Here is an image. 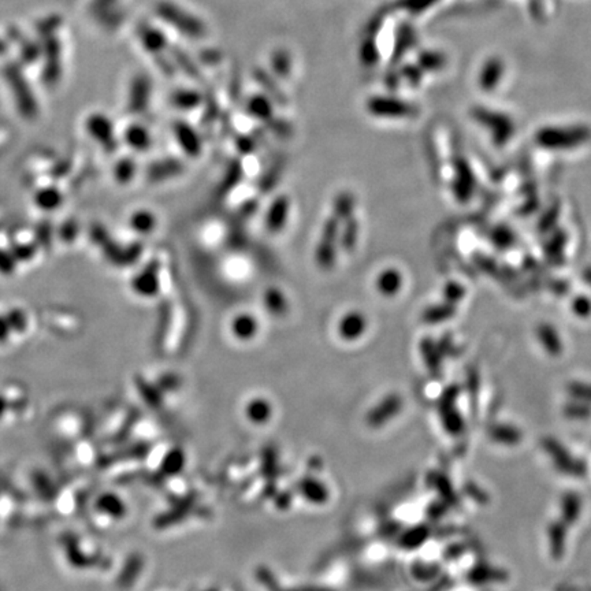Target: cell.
Returning a JSON list of instances; mask_svg holds the SVG:
<instances>
[{
  "label": "cell",
  "mask_w": 591,
  "mask_h": 591,
  "mask_svg": "<svg viewBox=\"0 0 591 591\" xmlns=\"http://www.w3.org/2000/svg\"><path fill=\"white\" fill-rule=\"evenodd\" d=\"M174 104L184 110H194L201 104V95L195 90H180L173 97Z\"/></svg>",
  "instance_id": "obj_15"
},
{
  "label": "cell",
  "mask_w": 591,
  "mask_h": 591,
  "mask_svg": "<svg viewBox=\"0 0 591 591\" xmlns=\"http://www.w3.org/2000/svg\"><path fill=\"white\" fill-rule=\"evenodd\" d=\"M360 56H361V61L365 63V65H368V66H371V65H375L377 62H378V59H379V52H378V48H377V45H375V42L372 41V40H368V41H365L363 45H361V51H360Z\"/></svg>",
  "instance_id": "obj_20"
},
{
  "label": "cell",
  "mask_w": 591,
  "mask_h": 591,
  "mask_svg": "<svg viewBox=\"0 0 591 591\" xmlns=\"http://www.w3.org/2000/svg\"><path fill=\"white\" fill-rule=\"evenodd\" d=\"M282 170H283V161H278L276 166H273L262 177V180L259 182V189H260L262 194H269L274 188V185H276V182L279 181V178H281Z\"/></svg>",
  "instance_id": "obj_17"
},
{
  "label": "cell",
  "mask_w": 591,
  "mask_h": 591,
  "mask_svg": "<svg viewBox=\"0 0 591 591\" xmlns=\"http://www.w3.org/2000/svg\"><path fill=\"white\" fill-rule=\"evenodd\" d=\"M256 79L258 82L266 89L267 95H270L273 97V102H276L278 104H285L286 103V97L283 96V93L278 89V85L273 79H270L266 73L263 72H258L256 73Z\"/></svg>",
  "instance_id": "obj_16"
},
{
  "label": "cell",
  "mask_w": 591,
  "mask_h": 591,
  "mask_svg": "<svg viewBox=\"0 0 591 591\" xmlns=\"http://www.w3.org/2000/svg\"><path fill=\"white\" fill-rule=\"evenodd\" d=\"M368 326L367 316L363 313L354 310L347 313L338 322V334L345 341H355L360 338Z\"/></svg>",
  "instance_id": "obj_5"
},
{
  "label": "cell",
  "mask_w": 591,
  "mask_h": 591,
  "mask_svg": "<svg viewBox=\"0 0 591 591\" xmlns=\"http://www.w3.org/2000/svg\"><path fill=\"white\" fill-rule=\"evenodd\" d=\"M340 232L341 222L330 215L322 228V233L315 248V263L320 270H331L337 259V248L340 245Z\"/></svg>",
  "instance_id": "obj_1"
},
{
  "label": "cell",
  "mask_w": 591,
  "mask_h": 591,
  "mask_svg": "<svg viewBox=\"0 0 591 591\" xmlns=\"http://www.w3.org/2000/svg\"><path fill=\"white\" fill-rule=\"evenodd\" d=\"M273 69L279 77H286L290 73V58L286 52L278 51L271 58Z\"/></svg>",
  "instance_id": "obj_18"
},
{
  "label": "cell",
  "mask_w": 591,
  "mask_h": 591,
  "mask_svg": "<svg viewBox=\"0 0 591 591\" xmlns=\"http://www.w3.org/2000/svg\"><path fill=\"white\" fill-rule=\"evenodd\" d=\"M242 177H244L242 163L238 159H233L228 164V167L223 173V177H222V180H221V182H219V185L215 191V197L222 200L229 194H232L238 187V184L242 181Z\"/></svg>",
  "instance_id": "obj_8"
},
{
  "label": "cell",
  "mask_w": 591,
  "mask_h": 591,
  "mask_svg": "<svg viewBox=\"0 0 591 591\" xmlns=\"http://www.w3.org/2000/svg\"><path fill=\"white\" fill-rule=\"evenodd\" d=\"M232 331L238 340L249 341L259 331V322L255 316L248 313H242L233 319Z\"/></svg>",
  "instance_id": "obj_12"
},
{
  "label": "cell",
  "mask_w": 591,
  "mask_h": 591,
  "mask_svg": "<svg viewBox=\"0 0 591 591\" xmlns=\"http://www.w3.org/2000/svg\"><path fill=\"white\" fill-rule=\"evenodd\" d=\"M154 226H155V216H152L151 214L143 212L137 218V228L140 229V232H150Z\"/></svg>",
  "instance_id": "obj_26"
},
{
  "label": "cell",
  "mask_w": 591,
  "mask_h": 591,
  "mask_svg": "<svg viewBox=\"0 0 591 591\" xmlns=\"http://www.w3.org/2000/svg\"><path fill=\"white\" fill-rule=\"evenodd\" d=\"M358 221L356 219L355 215L348 218L341 223V232H340V246L344 252L351 253L357 245L358 239Z\"/></svg>",
  "instance_id": "obj_14"
},
{
  "label": "cell",
  "mask_w": 591,
  "mask_h": 591,
  "mask_svg": "<svg viewBox=\"0 0 591 591\" xmlns=\"http://www.w3.org/2000/svg\"><path fill=\"white\" fill-rule=\"evenodd\" d=\"M174 134L178 140V144L181 145V148L188 157L191 158L200 157L203 150V143L198 133L191 125L185 122H177L174 125Z\"/></svg>",
  "instance_id": "obj_6"
},
{
  "label": "cell",
  "mask_w": 591,
  "mask_h": 591,
  "mask_svg": "<svg viewBox=\"0 0 591 591\" xmlns=\"http://www.w3.org/2000/svg\"><path fill=\"white\" fill-rule=\"evenodd\" d=\"M267 126L273 130V133H276V136H279V137H287V136L292 134V126L283 119H278L274 117L267 123Z\"/></svg>",
  "instance_id": "obj_22"
},
{
  "label": "cell",
  "mask_w": 591,
  "mask_h": 591,
  "mask_svg": "<svg viewBox=\"0 0 591 591\" xmlns=\"http://www.w3.org/2000/svg\"><path fill=\"white\" fill-rule=\"evenodd\" d=\"M258 208H259V200L258 198H249L239 207L237 214L241 219H248V218H251L256 214Z\"/></svg>",
  "instance_id": "obj_23"
},
{
  "label": "cell",
  "mask_w": 591,
  "mask_h": 591,
  "mask_svg": "<svg viewBox=\"0 0 591 591\" xmlns=\"http://www.w3.org/2000/svg\"><path fill=\"white\" fill-rule=\"evenodd\" d=\"M404 79H407L408 82H411V84H418L419 82V79H420V74H419V72L418 70H415V69H409V68H407L405 70H404Z\"/></svg>",
  "instance_id": "obj_27"
},
{
  "label": "cell",
  "mask_w": 591,
  "mask_h": 591,
  "mask_svg": "<svg viewBox=\"0 0 591 591\" xmlns=\"http://www.w3.org/2000/svg\"><path fill=\"white\" fill-rule=\"evenodd\" d=\"M158 13L163 19H167L168 24L175 26L184 35L192 39H200L205 36V26L203 25V22L192 14L185 13L178 6H174L171 3H161L159 6Z\"/></svg>",
  "instance_id": "obj_2"
},
{
  "label": "cell",
  "mask_w": 591,
  "mask_h": 591,
  "mask_svg": "<svg viewBox=\"0 0 591 591\" xmlns=\"http://www.w3.org/2000/svg\"><path fill=\"white\" fill-rule=\"evenodd\" d=\"M263 303L266 310L276 317H282L289 313V301L286 294L276 286L267 287L263 294Z\"/></svg>",
  "instance_id": "obj_11"
},
{
  "label": "cell",
  "mask_w": 591,
  "mask_h": 591,
  "mask_svg": "<svg viewBox=\"0 0 591 591\" xmlns=\"http://www.w3.org/2000/svg\"><path fill=\"white\" fill-rule=\"evenodd\" d=\"M368 114L377 118H407L416 113V109L392 96H372L365 103Z\"/></svg>",
  "instance_id": "obj_3"
},
{
  "label": "cell",
  "mask_w": 591,
  "mask_h": 591,
  "mask_svg": "<svg viewBox=\"0 0 591 591\" xmlns=\"http://www.w3.org/2000/svg\"><path fill=\"white\" fill-rule=\"evenodd\" d=\"M450 316V307L448 306H434L423 313V320L429 323H436L448 319Z\"/></svg>",
  "instance_id": "obj_19"
},
{
  "label": "cell",
  "mask_w": 591,
  "mask_h": 591,
  "mask_svg": "<svg viewBox=\"0 0 591 591\" xmlns=\"http://www.w3.org/2000/svg\"><path fill=\"white\" fill-rule=\"evenodd\" d=\"M356 196L349 191L340 192L333 201V214L341 223L355 215Z\"/></svg>",
  "instance_id": "obj_13"
},
{
  "label": "cell",
  "mask_w": 591,
  "mask_h": 591,
  "mask_svg": "<svg viewBox=\"0 0 591 591\" xmlns=\"http://www.w3.org/2000/svg\"><path fill=\"white\" fill-rule=\"evenodd\" d=\"M290 215V198L287 195H279L276 196L266 214V229L270 235H279L289 219Z\"/></svg>",
  "instance_id": "obj_4"
},
{
  "label": "cell",
  "mask_w": 591,
  "mask_h": 591,
  "mask_svg": "<svg viewBox=\"0 0 591 591\" xmlns=\"http://www.w3.org/2000/svg\"><path fill=\"white\" fill-rule=\"evenodd\" d=\"M404 278L400 270L394 267H388L379 273L375 281L377 290L384 297H394L402 287Z\"/></svg>",
  "instance_id": "obj_9"
},
{
  "label": "cell",
  "mask_w": 591,
  "mask_h": 591,
  "mask_svg": "<svg viewBox=\"0 0 591 591\" xmlns=\"http://www.w3.org/2000/svg\"><path fill=\"white\" fill-rule=\"evenodd\" d=\"M588 134L583 130L575 129V130H546L539 139L545 145L549 147H572L575 144H579V141L585 140Z\"/></svg>",
  "instance_id": "obj_7"
},
{
  "label": "cell",
  "mask_w": 591,
  "mask_h": 591,
  "mask_svg": "<svg viewBox=\"0 0 591 591\" xmlns=\"http://www.w3.org/2000/svg\"><path fill=\"white\" fill-rule=\"evenodd\" d=\"M435 0H401V6L411 13H420L423 8L432 6Z\"/></svg>",
  "instance_id": "obj_25"
},
{
  "label": "cell",
  "mask_w": 591,
  "mask_h": 591,
  "mask_svg": "<svg viewBox=\"0 0 591 591\" xmlns=\"http://www.w3.org/2000/svg\"><path fill=\"white\" fill-rule=\"evenodd\" d=\"M246 111L251 117L259 119L265 122L266 125L274 118V109H273V100L263 95H255L248 99L246 102Z\"/></svg>",
  "instance_id": "obj_10"
},
{
  "label": "cell",
  "mask_w": 591,
  "mask_h": 591,
  "mask_svg": "<svg viewBox=\"0 0 591 591\" xmlns=\"http://www.w3.org/2000/svg\"><path fill=\"white\" fill-rule=\"evenodd\" d=\"M420 65L427 70H436L442 66V58L436 54H423L420 58Z\"/></svg>",
  "instance_id": "obj_24"
},
{
  "label": "cell",
  "mask_w": 591,
  "mask_h": 591,
  "mask_svg": "<svg viewBox=\"0 0 591 591\" xmlns=\"http://www.w3.org/2000/svg\"><path fill=\"white\" fill-rule=\"evenodd\" d=\"M235 141H236L235 144H236L237 151L241 155H252L256 150V141L246 134H238Z\"/></svg>",
  "instance_id": "obj_21"
}]
</instances>
